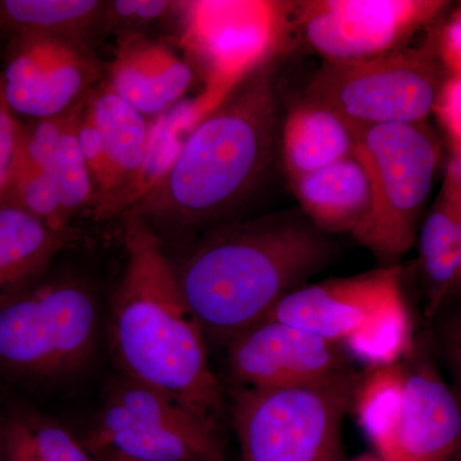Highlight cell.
I'll list each match as a JSON object with an SVG mask.
<instances>
[{"instance_id": "6da1fadb", "label": "cell", "mask_w": 461, "mask_h": 461, "mask_svg": "<svg viewBox=\"0 0 461 461\" xmlns=\"http://www.w3.org/2000/svg\"><path fill=\"white\" fill-rule=\"evenodd\" d=\"M123 221L127 262L111 311L115 362L123 377L156 388L218 427L222 388L177 271L148 220L130 212Z\"/></svg>"}, {"instance_id": "7a4b0ae2", "label": "cell", "mask_w": 461, "mask_h": 461, "mask_svg": "<svg viewBox=\"0 0 461 461\" xmlns=\"http://www.w3.org/2000/svg\"><path fill=\"white\" fill-rule=\"evenodd\" d=\"M333 254L332 236L303 212H284L215 230L177 275L204 333L227 344L304 286Z\"/></svg>"}, {"instance_id": "3957f363", "label": "cell", "mask_w": 461, "mask_h": 461, "mask_svg": "<svg viewBox=\"0 0 461 461\" xmlns=\"http://www.w3.org/2000/svg\"><path fill=\"white\" fill-rule=\"evenodd\" d=\"M264 67L193 130L165 180L130 212L195 226L223 217L257 189L271 166L278 124Z\"/></svg>"}, {"instance_id": "277c9868", "label": "cell", "mask_w": 461, "mask_h": 461, "mask_svg": "<svg viewBox=\"0 0 461 461\" xmlns=\"http://www.w3.org/2000/svg\"><path fill=\"white\" fill-rule=\"evenodd\" d=\"M348 129L372 194L368 217L351 236L381 267L397 266L417 240L421 209L438 163V142L424 123Z\"/></svg>"}, {"instance_id": "5b68a950", "label": "cell", "mask_w": 461, "mask_h": 461, "mask_svg": "<svg viewBox=\"0 0 461 461\" xmlns=\"http://www.w3.org/2000/svg\"><path fill=\"white\" fill-rule=\"evenodd\" d=\"M99 311L74 281L32 282L0 295V369L27 379L62 377L89 362Z\"/></svg>"}, {"instance_id": "8992f818", "label": "cell", "mask_w": 461, "mask_h": 461, "mask_svg": "<svg viewBox=\"0 0 461 461\" xmlns=\"http://www.w3.org/2000/svg\"><path fill=\"white\" fill-rule=\"evenodd\" d=\"M439 30L417 48L364 59L327 60L308 86V100L348 127L424 123L444 86Z\"/></svg>"}, {"instance_id": "52a82bcc", "label": "cell", "mask_w": 461, "mask_h": 461, "mask_svg": "<svg viewBox=\"0 0 461 461\" xmlns=\"http://www.w3.org/2000/svg\"><path fill=\"white\" fill-rule=\"evenodd\" d=\"M348 369L315 384L241 388L232 420L244 461H342V420L353 403Z\"/></svg>"}, {"instance_id": "ba28073f", "label": "cell", "mask_w": 461, "mask_h": 461, "mask_svg": "<svg viewBox=\"0 0 461 461\" xmlns=\"http://www.w3.org/2000/svg\"><path fill=\"white\" fill-rule=\"evenodd\" d=\"M291 9L293 3L269 0L180 2L181 45L205 75V87L194 99L199 122L267 65Z\"/></svg>"}, {"instance_id": "9c48e42d", "label": "cell", "mask_w": 461, "mask_h": 461, "mask_svg": "<svg viewBox=\"0 0 461 461\" xmlns=\"http://www.w3.org/2000/svg\"><path fill=\"white\" fill-rule=\"evenodd\" d=\"M94 456L138 461H223L218 427L156 388L123 377L114 384L86 438Z\"/></svg>"}, {"instance_id": "30bf717a", "label": "cell", "mask_w": 461, "mask_h": 461, "mask_svg": "<svg viewBox=\"0 0 461 461\" xmlns=\"http://www.w3.org/2000/svg\"><path fill=\"white\" fill-rule=\"evenodd\" d=\"M3 95L27 121L68 113L102 84L103 67L90 47L39 33H14L5 50Z\"/></svg>"}, {"instance_id": "8fae6325", "label": "cell", "mask_w": 461, "mask_h": 461, "mask_svg": "<svg viewBox=\"0 0 461 461\" xmlns=\"http://www.w3.org/2000/svg\"><path fill=\"white\" fill-rule=\"evenodd\" d=\"M442 0H311L295 3L297 25L329 62L364 59L403 48L435 23Z\"/></svg>"}, {"instance_id": "7c38bea8", "label": "cell", "mask_w": 461, "mask_h": 461, "mask_svg": "<svg viewBox=\"0 0 461 461\" xmlns=\"http://www.w3.org/2000/svg\"><path fill=\"white\" fill-rule=\"evenodd\" d=\"M227 348L230 375L251 390L315 384L348 369L339 344L280 321H258Z\"/></svg>"}, {"instance_id": "4fadbf2b", "label": "cell", "mask_w": 461, "mask_h": 461, "mask_svg": "<svg viewBox=\"0 0 461 461\" xmlns=\"http://www.w3.org/2000/svg\"><path fill=\"white\" fill-rule=\"evenodd\" d=\"M399 291L402 268L379 267L353 277L304 285L278 302L264 320L284 321L342 344Z\"/></svg>"}, {"instance_id": "5bb4252c", "label": "cell", "mask_w": 461, "mask_h": 461, "mask_svg": "<svg viewBox=\"0 0 461 461\" xmlns=\"http://www.w3.org/2000/svg\"><path fill=\"white\" fill-rule=\"evenodd\" d=\"M460 447V400L429 366L405 368L402 415L387 461H446Z\"/></svg>"}, {"instance_id": "9a60e30c", "label": "cell", "mask_w": 461, "mask_h": 461, "mask_svg": "<svg viewBox=\"0 0 461 461\" xmlns=\"http://www.w3.org/2000/svg\"><path fill=\"white\" fill-rule=\"evenodd\" d=\"M193 80V69L172 48L144 33L126 32L105 81L130 107L153 120L184 100Z\"/></svg>"}, {"instance_id": "2e32d148", "label": "cell", "mask_w": 461, "mask_h": 461, "mask_svg": "<svg viewBox=\"0 0 461 461\" xmlns=\"http://www.w3.org/2000/svg\"><path fill=\"white\" fill-rule=\"evenodd\" d=\"M102 135L104 180L93 213L109 218L129 211L130 196L144 162L150 120L124 103L107 81L87 96Z\"/></svg>"}, {"instance_id": "e0dca14e", "label": "cell", "mask_w": 461, "mask_h": 461, "mask_svg": "<svg viewBox=\"0 0 461 461\" xmlns=\"http://www.w3.org/2000/svg\"><path fill=\"white\" fill-rule=\"evenodd\" d=\"M291 184L303 213L327 235H353L371 211L368 176L354 156Z\"/></svg>"}, {"instance_id": "ac0fdd59", "label": "cell", "mask_w": 461, "mask_h": 461, "mask_svg": "<svg viewBox=\"0 0 461 461\" xmlns=\"http://www.w3.org/2000/svg\"><path fill=\"white\" fill-rule=\"evenodd\" d=\"M282 156L293 182L353 157V136L341 118L306 99L285 121Z\"/></svg>"}, {"instance_id": "d6986e66", "label": "cell", "mask_w": 461, "mask_h": 461, "mask_svg": "<svg viewBox=\"0 0 461 461\" xmlns=\"http://www.w3.org/2000/svg\"><path fill=\"white\" fill-rule=\"evenodd\" d=\"M69 241L71 232L0 203V295L33 282Z\"/></svg>"}, {"instance_id": "ffe728a7", "label": "cell", "mask_w": 461, "mask_h": 461, "mask_svg": "<svg viewBox=\"0 0 461 461\" xmlns=\"http://www.w3.org/2000/svg\"><path fill=\"white\" fill-rule=\"evenodd\" d=\"M107 5L98 0H0V30L12 35L54 36L90 47L94 36L105 30Z\"/></svg>"}, {"instance_id": "44dd1931", "label": "cell", "mask_w": 461, "mask_h": 461, "mask_svg": "<svg viewBox=\"0 0 461 461\" xmlns=\"http://www.w3.org/2000/svg\"><path fill=\"white\" fill-rule=\"evenodd\" d=\"M0 461H98L83 439L35 412L0 421Z\"/></svg>"}, {"instance_id": "7402d4cb", "label": "cell", "mask_w": 461, "mask_h": 461, "mask_svg": "<svg viewBox=\"0 0 461 461\" xmlns=\"http://www.w3.org/2000/svg\"><path fill=\"white\" fill-rule=\"evenodd\" d=\"M405 366L402 363L369 368L355 386L357 421L379 456L387 460L395 439L403 402Z\"/></svg>"}, {"instance_id": "603a6c76", "label": "cell", "mask_w": 461, "mask_h": 461, "mask_svg": "<svg viewBox=\"0 0 461 461\" xmlns=\"http://www.w3.org/2000/svg\"><path fill=\"white\" fill-rule=\"evenodd\" d=\"M421 268L429 287V315L441 308L453 295L456 280L457 226L453 206L439 194L432 211L427 215L420 232Z\"/></svg>"}, {"instance_id": "cb8c5ba5", "label": "cell", "mask_w": 461, "mask_h": 461, "mask_svg": "<svg viewBox=\"0 0 461 461\" xmlns=\"http://www.w3.org/2000/svg\"><path fill=\"white\" fill-rule=\"evenodd\" d=\"M198 124V113L194 100L190 99L181 100L165 113L150 120L144 162L130 196L127 212L140 204L165 180L180 156L185 141Z\"/></svg>"}, {"instance_id": "d4e9b609", "label": "cell", "mask_w": 461, "mask_h": 461, "mask_svg": "<svg viewBox=\"0 0 461 461\" xmlns=\"http://www.w3.org/2000/svg\"><path fill=\"white\" fill-rule=\"evenodd\" d=\"M342 344L369 368L400 363L411 344V320L402 291L388 297Z\"/></svg>"}, {"instance_id": "484cf974", "label": "cell", "mask_w": 461, "mask_h": 461, "mask_svg": "<svg viewBox=\"0 0 461 461\" xmlns=\"http://www.w3.org/2000/svg\"><path fill=\"white\" fill-rule=\"evenodd\" d=\"M83 103L69 114L50 171L58 199L69 222L85 209L93 211L95 204V187L77 139L78 115Z\"/></svg>"}, {"instance_id": "4316f807", "label": "cell", "mask_w": 461, "mask_h": 461, "mask_svg": "<svg viewBox=\"0 0 461 461\" xmlns=\"http://www.w3.org/2000/svg\"><path fill=\"white\" fill-rule=\"evenodd\" d=\"M0 203L18 206L60 232H71L50 173L30 165L18 154Z\"/></svg>"}, {"instance_id": "83f0119b", "label": "cell", "mask_w": 461, "mask_h": 461, "mask_svg": "<svg viewBox=\"0 0 461 461\" xmlns=\"http://www.w3.org/2000/svg\"><path fill=\"white\" fill-rule=\"evenodd\" d=\"M71 112L58 117L20 122L18 156L36 168L50 172Z\"/></svg>"}, {"instance_id": "f1b7e54d", "label": "cell", "mask_w": 461, "mask_h": 461, "mask_svg": "<svg viewBox=\"0 0 461 461\" xmlns=\"http://www.w3.org/2000/svg\"><path fill=\"white\" fill-rule=\"evenodd\" d=\"M178 3L167 0H117L108 2L105 14V30L111 27L126 29L132 32L133 27L145 26L171 16L178 11Z\"/></svg>"}, {"instance_id": "f546056e", "label": "cell", "mask_w": 461, "mask_h": 461, "mask_svg": "<svg viewBox=\"0 0 461 461\" xmlns=\"http://www.w3.org/2000/svg\"><path fill=\"white\" fill-rule=\"evenodd\" d=\"M20 121L12 113L3 95L0 77V200L16 160Z\"/></svg>"}, {"instance_id": "4dcf8cb0", "label": "cell", "mask_w": 461, "mask_h": 461, "mask_svg": "<svg viewBox=\"0 0 461 461\" xmlns=\"http://www.w3.org/2000/svg\"><path fill=\"white\" fill-rule=\"evenodd\" d=\"M433 111L450 135L455 149H461V77L450 76L445 81Z\"/></svg>"}, {"instance_id": "1f68e13d", "label": "cell", "mask_w": 461, "mask_h": 461, "mask_svg": "<svg viewBox=\"0 0 461 461\" xmlns=\"http://www.w3.org/2000/svg\"><path fill=\"white\" fill-rule=\"evenodd\" d=\"M438 45L446 71L461 77V7L439 29Z\"/></svg>"}, {"instance_id": "d6a6232c", "label": "cell", "mask_w": 461, "mask_h": 461, "mask_svg": "<svg viewBox=\"0 0 461 461\" xmlns=\"http://www.w3.org/2000/svg\"><path fill=\"white\" fill-rule=\"evenodd\" d=\"M442 195L447 199V202L450 203L451 206H453V211L455 213V218H456V226H457V248H459V258H457V272H456V280H455L454 294H461V198L457 195L456 191L450 186V185L446 184L444 182V187H442L441 191Z\"/></svg>"}, {"instance_id": "836d02e7", "label": "cell", "mask_w": 461, "mask_h": 461, "mask_svg": "<svg viewBox=\"0 0 461 461\" xmlns=\"http://www.w3.org/2000/svg\"><path fill=\"white\" fill-rule=\"evenodd\" d=\"M445 182L450 185L461 198V149H455V156L447 167Z\"/></svg>"}, {"instance_id": "e575fe53", "label": "cell", "mask_w": 461, "mask_h": 461, "mask_svg": "<svg viewBox=\"0 0 461 461\" xmlns=\"http://www.w3.org/2000/svg\"><path fill=\"white\" fill-rule=\"evenodd\" d=\"M451 350H453L455 366L461 375V318L454 327L453 336H451Z\"/></svg>"}, {"instance_id": "d590c367", "label": "cell", "mask_w": 461, "mask_h": 461, "mask_svg": "<svg viewBox=\"0 0 461 461\" xmlns=\"http://www.w3.org/2000/svg\"><path fill=\"white\" fill-rule=\"evenodd\" d=\"M95 459L98 461H138L132 459H127V457L120 456V455L114 454H103L95 456Z\"/></svg>"}, {"instance_id": "8d00e7d4", "label": "cell", "mask_w": 461, "mask_h": 461, "mask_svg": "<svg viewBox=\"0 0 461 461\" xmlns=\"http://www.w3.org/2000/svg\"><path fill=\"white\" fill-rule=\"evenodd\" d=\"M351 461H387L384 460V457L375 456V455H362V456L357 457V459L351 460Z\"/></svg>"}]
</instances>
